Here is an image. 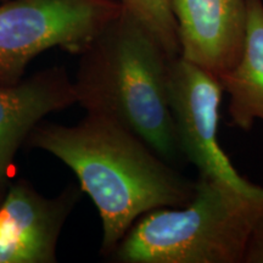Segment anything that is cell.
Wrapping results in <instances>:
<instances>
[{"instance_id": "cell-1", "label": "cell", "mask_w": 263, "mask_h": 263, "mask_svg": "<svg viewBox=\"0 0 263 263\" xmlns=\"http://www.w3.org/2000/svg\"><path fill=\"white\" fill-rule=\"evenodd\" d=\"M25 144L51 154L76 174L100 216L104 258L141 216L188 205L195 193V180L184 177L136 133L99 115L85 114L74 126L42 121Z\"/></svg>"}, {"instance_id": "cell-2", "label": "cell", "mask_w": 263, "mask_h": 263, "mask_svg": "<svg viewBox=\"0 0 263 263\" xmlns=\"http://www.w3.org/2000/svg\"><path fill=\"white\" fill-rule=\"evenodd\" d=\"M171 59L156 38L122 8L80 55L73 85L77 104L85 114L116 121L178 167L186 160L168 103Z\"/></svg>"}, {"instance_id": "cell-3", "label": "cell", "mask_w": 263, "mask_h": 263, "mask_svg": "<svg viewBox=\"0 0 263 263\" xmlns=\"http://www.w3.org/2000/svg\"><path fill=\"white\" fill-rule=\"evenodd\" d=\"M263 216V190L250 195L199 174L188 205L162 207L130 227L108 261L117 263H242Z\"/></svg>"}, {"instance_id": "cell-4", "label": "cell", "mask_w": 263, "mask_h": 263, "mask_svg": "<svg viewBox=\"0 0 263 263\" xmlns=\"http://www.w3.org/2000/svg\"><path fill=\"white\" fill-rule=\"evenodd\" d=\"M122 11L117 0H5L0 3V87L24 78L52 48L80 55Z\"/></svg>"}, {"instance_id": "cell-5", "label": "cell", "mask_w": 263, "mask_h": 263, "mask_svg": "<svg viewBox=\"0 0 263 263\" xmlns=\"http://www.w3.org/2000/svg\"><path fill=\"white\" fill-rule=\"evenodd\" d=\"M167 91L174 127L186 162L199 174L228 183L240 192L255 195L263 190L240 174L218 139L223 88L218 76L182 57L171 59Z\"/></svg>"}, {"instance_id": "cell-6", "label": "cell", "mask_w": 263, "mask_h": 263, "mask_svg": "<svg viewBox=\"0 0 263 263\" xmlns=\"http://www.w3.org/2000/svg\"><path fill=\"white\" fill-rule=\"evenodd\" d=\"M70 183L47 197L28 179L12 180L0 202V263H55L62 228L82 197Z\"/></svg>"}, {"instance_id": "cell-7", "label": "cell", "mask_w": 263, "mask_h": 263, "mask_svg": "<svg viewBox=\"0 0 263 263\" xmlns=\"http://www.w3.org/2000/svg\"><path fill=\"white\" fill-rule=\"evenodd\" d=\"M77 104L73 80L52 66L0 87V202L15 176V156L31 132L49 115Z\"/></svg>"}, {"instance_id": "cell-8", "label": "cell", "mask_w": 263, "mask_h": 263, "mask_svg": "<svg viewBox=\"0 0 263 263\" xmlns=\"http://www.w3.org/2000/svg\"><path fill=\"white\" fill-rule=\"evenodd\" d=\"M180 55L219 76L232 70L246 34L245 0H170Z\"/></svg>"}, {"instance_id": "cell-9", "label": "cell", "mask_w": 263, "mask_h": 263, "mask_svg": "<svg viewBox=\"0 0 263 263\" xmlns=\"http://www.w3.org/2000/svg\"><path fill=\"white\" fill-rule=\"evenodd\" d=\"M246 2V34L242 52L232 70L218 76L229 95L230 126L250 132L263 122V0Z\"/></svg>"}, {"instance_id": "cell-10", "label": "cell", "mask_w": 263, "mask_h": 263, "mask_svg": "<svg viewBox=\"0 0 263 263\" xmlns=\"http://www.w3.org/2000/svg\"><path fill=\"white\" fill-rule=\"evenodd\" d=\"M124 11L149 31L170 58L180 55L177 24L170 0H117Z\"/></svg>"}, {"instance_id": "cell-11", "label": "cell", "mask_w": 263, "mask_h": 263, "mask_svg": "<svg viewBox=\"0 0 263 263\" xmlns=\"http://www.w3.org/2000/svg\"><path fill=\"white\" fill-rule=\"evenodd\" d=\"M242 263H263V216L250 233Z\"/></svg>"}, {"instance_id": "cell-12", "label": "cell", "mask_w": 263, "mask_h": 263, "mask_svg": "<svg viewBox=\"0 0 263 263\" xmlns=\"http://www.w3.org/2000/svg\"><path fill=\"white\" fill-rule=\"evenodd\" d=\"M3 2H5V0H0V3H3Z\"/></svg>"}]
</instances>
